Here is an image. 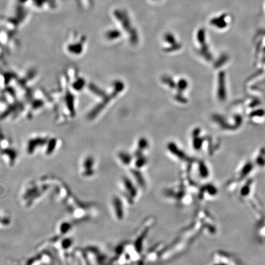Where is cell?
<instances>
[{"mask_svg":"<svg viewBox=\"0 0 265 265\" xmlns=\"http://www.w3.org/2000/svg\"><path fill=\"white\" fill-rule=\"evenodd\" d=\"M252 180H248L246 183L245 182L244 185H242L240 188L239 190V196L242 199H247L249 196L252 194V185H253Z\"/></svg>","mask_w":265,"mask_h":265,"instance_id":"1","label":"cell"}]
</instances>
